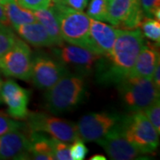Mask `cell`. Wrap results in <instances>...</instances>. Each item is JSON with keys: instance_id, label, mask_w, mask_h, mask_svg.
<instances>
[{"instance_id": "6da1fadb", "label": "cell", "mask_w": 160, "mask_h": 160, "mask_svg": "<svg viewBox=\"0 0 160 160\" xmlns=\"http://www.w3.org/2000/svg\"><path fill=\"white\" fill-rule=\"evenodd\" d=\"M144 43L141 29H119L110 54L103 56L98 63V78L104 83L117 85L126 78Z\"/></svg>"}, {"instance_id": "7a4b0ae2", "label": "cell", "mask_w": 160, "mask_h": 160, "mask_svg": "<svg viewBox=\"0 0 160 160\" xmlns=\"http://www.w3.org/2000/svg\"><path fill=\"white\" fill-rule=\"evenodd\" d=\"M86 93V86L83 76L69 72L46 90V109L53 114L70 111L85 100Z\"/></svg>"}, {"instance_id": "3957f363", "label": "cell", "mask_w": 160, "mask_h": 160, "mask_svg": "<svg viewBox=\"0 0 160 160\" xmlns=\"http://www.w3.org/2000/svg\"><path fill=\"white\" fill-rule=\"evenodd\" d=\"M52 7L58 19L63 40L93 51L89 34L91 18L83 11L75 10L62 4L52 2Z\"/></svg>"}, {"instance_id": "277c9868", "label": "cell", "mask_w": 160, "mask_h": 160, "mask_svg": "<svg viewBox=\"0 0 160 160\" xmlns=\"http://www.w3.org/2000/svg\"><path fill=\"white\" fill-rule=\"evenodd\" d=\"M125 137L143 154L154 153L159 144V133L152 126L143 110L132 111L121 116L118 121Z\"/></svg>"}, {"instance_id": "5b68a950", "label": "cell", "mask_w": 160, "mask_h": 160, "mask_svg": "<svg viewBox=\"0 0 160 160\" xmlns=\"http://www.w3.org/2000/svg\"><path fill=\"white\" fill-rule=\"evenodd\" d=\"M120 99L131 111L144 110L159 99V90L151 78H126L118 84Z\"/></svg>"}, {"instance_id": "8992f818", "label": "cell", "mask_w": 160, "mask_h": 160, "mask_svg": "<svg viewBox=\"0 0 160 160\" xmlns=\"http://www.w3.org/2000/svg\"><path fill=\"white\" fill-rule=\"evenodd\" d=\"M54 58L63 64L66 69H74L81 76L91 74L96 69L98 63L103 57L95 52L71 44L63 43L52 49Z\"/></svg>"}, {"instance_id": "52a82bcc", "label": "cell", "mask_w": 160, "mask_h": 160, "mask_svg": "<svg viewBox=\"0 0 160 160\" xmlns=\"http://www.w3.org/2000/svg\"><path fill=\"white\" fill-rule=\"evenodd\" d=\"M26 120L30 131L46 132L52 137L67 143L79 139L77 126L69 120L42 112H29Z\"/></svg>"}, {"instance_id": "ba28073f", "label": "cell", "mask_w": 160, "mask_h": 160, "mask_svg": "<svg viewBox=\"0 0 160 160\" xmlns=\"http://www.w3.org/2000/svg\"><path fill=\"white\" fill-rule=\"evenodd\" d=\"M31 62L29 46L17 38L14 45L0 57V71L8 78L29 81L31 78Z\"/></svg>"}, {"instance_id": "9c48e42d", "label": "cell", "mask_w": 160, "mask_h": 160, "mask_svg": "<svg viewBox=\"0 0 160 160\" xmlns=\"http://www.w3.org/2000/svg\"><path fill=\"white\" fill-rule=\"evenodd\" d=\"M121 116L108 112L85 115L76 125L78 137L85 142H96L116 126Z\"/></svg>"}, {"instance_id": "30bf717a", "label": "cell", "mask_w": 160, "mask_h": 160, "mask_svg": "<svg viewBox=\"0 0 160 160\" xmlns=\"http://www.w3.org/2000/svg\"><path fill=\"white\" fill-rule=\"evenodd\" d=\"M67 73L69 70L55 58L45 54L32 57L30 80L41 90L51 88Z\"/></svg>"}, {"instance_id": "8fae6325", "label": "cell", "mask_w": 160, "mask_h": 160, "mask_svg": "<svg viewBox=\"0 0 160 160\" xmlns=\"http://www.w3.org/2000/svg\"><path fill=\"white\" fill-rule=\"evenodd\" d=\"M96 142L102 147L111 159H136L143 155L140 149L125 137L118 122L104 137Z\"/></svg>"}, {"instance_id": "7c38bea8", "label": "cell", "mask_w": 160, "mask_h": 160, "mask_svg": "<svg viewBox=\"0 0 160 160\" xmlns=\"http://www.w3.org/2000/svg\"><path fill=\"white\" fill-rule=\"evenodd\" d=\"M2 102L7 106L8 115L17 120L26 119L29 114V91L18 85L13 80L7 79L3 82L1 88Z\"/></svg>"}, {"instance_id": "4fadbf2b", "label": "cell", "mask_w": 160, "mask_h": 160, "mask_svg": "<svg viewBox=\"0 0 160 160\" xmlns=\"http://www.w3.org/2000/svg\"><path fill=\"white\" fill-rule=\"evenodd\" d=\"M30 141L22 130L0 135V159L30 158Z\"/></svg>"}, {"instance_id": "5bb4252c", "label": "cell", "mask_w": 160, "mask_h": 160, "mask_svg": "<svg viewBox=\"0 0 160 160\" xmlns=\"http://www.w3.org/2000/svg\"><path fill=\"white\" fill-rule=\"evenodd\" d=\"M118 30L119 29L115 26L91 19L89 34L93 51L104 57L109 56L114 46Z\"/></svg>"}, {"instance_id": "9a60e30c", "label": "cell", "mask_w": 160, "mask_h": 160, "mask_svg": "<svg viewBox=\"0 0 160 160\" xmlns=\"http://www.w3.org/2000/svg\"><path fill=\"white\" fill-rule=\"evenodd\" d=\"M158 46L159 44L155 42L150 43L145 41L127 78H152L156 65L160 62Z\"/></svg>"}, {"instance_id": "2e32d148", "label": "cell", "mask_w": 160, "mask_h": 160, "mask_svg": "<svg viewBox=\"0 0 160 160\" xmlns=\"http://www.w3.org/2000/svg\"><path fill=\"white\" fill-rule=\"evenodd\" d=\"M14 30L25 42L31 46L36 47L55 46L51 37L39 22L20 25Z\"/></svg>"}, {"instance_id": "e0dca14e", "label": "cell", "mask_w": 160, "mask_h": 160, "mask_svg": "<svg viewBox=\"0 0 160 160\" xmlns=\"http://www.w3.org/2000/svg\"><path fill=\"white\" fill-rule=\"evenodd\" d=\"M140 6L139 0H108L106 22L118 28Z\"/></svg>"}, {"instance_id": "ac0fdd59", "label": "cell", "mask_w": 160, "mask_h": 160, "mask_svg": "<svg viewBox=\"0 0 160 160\" xmlns=\"http://www.w3.org/2000/svg\"><path fill=\"white\" fill-rule=\"evenodd\" d=\"M30 158L37 160H52L53 152L51 144V138L42 133V132L30 131Z\"/></svg>"}, {"instance_id": "d6986e66", "label": "cell", "mask_w": 160, "mask_h": 160, "mask_svg": "<svg viewBox=\"0 0 160 160\" xmlns=\"http://www.w3.org/2000/svg\"><path fill=\"white\" fill-rule=\"evenodd\" d=\"M33 13L37 18L38 22H39L44 26V28L51 37L52 40L53 41L55 46H60L64 43L58 19L52 6L46 9L33 11Z\"/></svg>"}, {"instance_id": "ffe728a7", "label": "cell", "mask_w": 160, "mask_h": 160, "mask_svg": "<svg viewBox=\"0 0 160 160\" xmlns=\"http://www.w3.org/2000/svg\"><path fill=\"white\" fill-rule=\"evenodd\" d=\"M1 4L4 6L6 17L12 29L22 24L38 22L33 12L21 7L15 0H6Z\"/></svg>"}, {"instance_id": "44dd1931", "label": "cell", "mask_w": 160, "mask_h": 160, "mask_svg": "<svg viewBox=\"0 0 160 160\" xmlns=\"http://www.w3.org/2000/svg\"><path fill=\"white\" fill-rule=\"evenodd\" d=\"M144 37L157 44L160 42V22L151 17H145L139 27Z\"/></svg>"}, {"instance_id": "7402d4cb", "label": "cell", "mask_w": 160, "mask_h": 160, "mask_svg": "<svg viewBox=\"0 0 160 160\" xmlns=\"http://www.w3.org/2000/svg\"><path fill=\"white\" fill-rule=\"evenodd\" d=\"M108 12V0H91L86 14L93 20L106 22Z\"/></svg>"}, {"instance_id": "603a6c76", "label": "cell", "mask_w": 160, "mask_h": 160, "mask_svg": "<svg viewBox=\"0 0 160 160\" xmlns=\"http://www.w3.org/2000/svg\"><path fill=\"white\" fill-rule=\"evenodd\" d=\"M16 39L17 37L10 27L0 26V57L14 45Z\"/></svg>"}, {"instance_id": "cb8c5ba5", "label": "cell", "mask_w": 160, "mask_h": 160, "mask_svg": "<svg viewBox=\"0 0 160 160\" xmlns=\"http://www.w3.org/2000/svg\"><path fill=\"white\" fill-rule=\"evenodd\" d=\"M26 125L20 120L14 119L9 115L0 113V135L15 130H22Z\"/></svg>"}, {"instance_id": "d4e9b609", "label": "cell", "mask_w": 160, "mask_h": 160, "mask_svg": "<svg viewBox=\"0 0 160 160\" xmlns=\"http://www.w3.org/2000/svg\"><path fill=\"white\" fill-rule=\"evenodd\" d=\"M51 138V144L53 152V159L57 160H71L69 153V143L64 142L53 137Z\"/></svg>"}, {"instance_id": "484cf974", "label": "cell", "mask_w": 160, "mask_h": 160, "mask_svg": "<svg viewBox=\"0 0 160 160\" xmlns=\"http://www.w3.org/2000/svg\"><path fill=\"white\" fill-rule=\"evenodd\" d=\"M157 132L160 133V101L156 100L151 105L143 110Z\"/></svg>"}, {"instance_id": "4316f807", "label": "cell", "mask_w": 160, "mask_h": 160, "mask_svg": "<svg viewBox=\"0 0 160 160\" xmlns=\"http://www.w3.org/2000/svg\"><path fill=\"white\" fill-rule=\"evenodd\" d=\"M19 6L29 11L48 8L52 5V0H15Z\"/></svg>"}, {"instance_id": "83f0119b", "label": "cell", "mask_w": 160, "mask_h": 160, "mask_svg": "<svg viewBox=\"0 0 160 160\" xmlns=\"http://www.w3.org/2000/svg\"><path fill=\"white\" fill-rule=\"evenodd\" d=\"M88 150L84 142L80 139H78L72 142V145L69 146V153L71 160H83L85 159Z\"/></svg>"}, {"instance_id": "f1b7e54d", "label": "cell", "mask_w": 160, "mask_h": 160, "mask_svg": "<svg viewBox=\"0 0 160 160\" xmlns=\"http://www.w3.org/2000/svg\"><path fill=\"white\" fill-rule=\"evenodd\" d=\"M139 2L146 17L153 18L155 12L160 10V0H139Z\"/></svg>"}, {"instance_id": "f546056e", "label": "cell", "mask_w": 160, "mask_h": 160, "mask_svg": "<svg viewBox=\"0 0 160 160\" xmlns=\"http://www.w3.org/2000/svg\"><path fill=\"white\" fill-rule=\"evenodd\" d=\"M59 4L65 5L78 11H84V9L87 6L88 0H62Z\"/></svg>"}, {"instance_id": "4dcf8cb0", "label": "cell", "mask_w": 160, "mask_h": 160, "mask_svg": "<svg viewBox=\"0 0 160 160\" xmlns=\"http://www.w3.org/2000/svg\"><path fill=\"white\" fill-rule=\"evenodd\" d=\"M151 79L154 83L155 86L159 90L160 89V62H158V64L156 65V68L154 69V72L152 75Z\"/></svg>"}, {"instance_id": "1f68e13d", "label": "cell", "mask_w": 160, "mask_h": 160, "mask_svg": "<svg viewBox=\"0 0 160 160\" xmlns=\"http://www.w3.org/2000/svg\"><path fill=\"white\" fill-rule=\"evenodd\" d=\"M0 26H7V27H11L10 23L8 22V19L6 17V12L4 9L3 5L0 3Z\"/></svg>"}, {"instance_id": "d6a6232c", "label": "cell", "mask_w": 160, "mask_h": 160, "mask_svg": "<svg viewBox=\"0 0 160 160\" xmlns=\"http://www.w3.org/2000/svg\"><path fill=\"white\" fill-rule=\"evenodd\" d=\"M90 160H106V157H104L103 155L96 154L92 156L90 158Z\"/></svg>"}, {"instance_id": "836d02e7", "label": "cell", "mask_w": 160, "mask_h": 160, "mask_svg": "<svg viewBox=\"0 0 160 160\" xmlns=\"http://www.w3.org/2000/svg\"><path fill=\"white\" fill-rule=\"evenodd\" d=\"M2 85H3V81L1 79V78H0V103H2V98H1V88H2Z\"/></svg>"}, {"instance_id": "e575fe53", "label": "cell", "mask_w": 160, "mask_h": 160, "mask_svg": "<svg viewBox=\"0 0 160 160\" xmlns=\"http://www.w3.org/2000/svg\"><path fill=\"white\" fill-rule=\"evenodd\" d=\"M61 1L62 0H52V2H54V3H61Z\"/></svg>"}, {"instance_id": "d590c367", "label": "cell", "mask_w": 160, "mask_h": 160, "mask_svg": "<svg viewBox=\"0 0 160 160\" xmlns=\"http://www.w3.org/2000/svg\"><path fill=\"white\" fill-rule=\"evenodd\" d=\"M4 1H6V0H0V3H2V2H4Z\"/></svg>"}]
</instances>
